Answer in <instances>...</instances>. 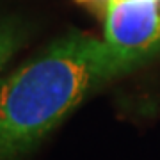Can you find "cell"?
I'll return each mask as SVG.
<instances>
[{
    "label": "cell",
    "instance_id": "obj_2",
    "mask_svg": "<svg viewBox=\"0 0 160 160\" xmlns=\"http://www.w3.org/2000/svg\"><path fill=\"white\" fill-rule=\"evenodd\" d=\"M105 41L123 55L142 62L160 52V0H110Z\"/></svg>",
    "mask_w": 160,
    "mask_h": 160
},
{
    "label": "cell",
    "instance_id": "obj_1",
    "mask_svg": "<svg viewBox=\"0 0 160 160\" xmlns=\"http://www.w3.org/2000/svg\"><path fill=\"white\" fill-rule=\"evenodd\" d=\"M137 61L107 41L71 32L0 80V160H22L91 92Z\"/></svg>",
    "mask_w": 160,
    "mask_h": 160
},
{
    "label": "cell",
    "instance_id": "obj_4",
    "mask_svg": "<svg viewBox=\"0 0 160 160\" xmlns=\"http://www.w3.org/2000/svg\"><path fill=\"white\" fill-rule=\"evenodd\" d=\"M78 6L87 7L91 12H94L98 18L105 20V14H107V9H109L110 0H75Z\"/></svg>",
    "mask_w": 160,
    "mask_h": 160
},
{
    "label": "cell",
    "instance_id": "obj_3",
    "mask_svg": "<svg viewBox=\"0 0 160 160\" xmlns=\"http://www.w3.org/2000/svg\"><path fill=\"white\" fill-rule=\"evenodd\" d=\"M25 43V30L14 20L0 18V71Z\"/></svg>",
    "mask_w": 160,
    "mask_h": 160
}]
</instances>
